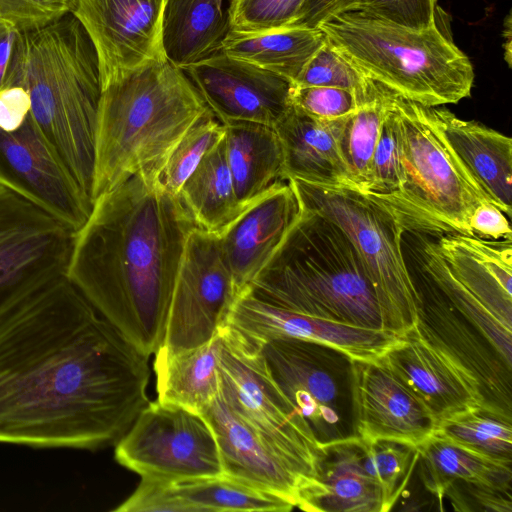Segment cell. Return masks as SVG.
Returning a JSON list of instances; mask_svg holds the SVG:
<instances>
[{
	"mask_svg": "<svg viewBox=\"0 0 512 512\" xmlns=\"http://www.w3.org/2000/svg\"><path fill=\"white\" fill-rule=\"evenodd\" d=\"M148 359L59 279L0 323V443L115 444L150 402Z\"/></svg>",
	"mask_w": 512,
	"mask_h": 512,
	"instance_id": "6da1fadb",
	"label": "cell"
},
{
	"mask_svg": "<svg viewBox=\"0 0 512 512\" xmlns=\"http://www.w3.org/2000/svg\"><path fill=\"white\" fill-rule=\"evenodd\" d=\"M157 170L99 196L76 231L67 279L144 355L162 344L186 241L197 228Z\"/></svg>",
	"mask_w": 512,
	"mask_h": 512,
	"instance_id": "7a4b0ae2",
	"label": "cell"
},
{
	"mask_svg": "<svg viewBox=\"0 0 512 512\" xmlns=\"http://www.w3.org/2000/svg\"><path fill=\"white\" fill-rule=\"evenodd\" d=\"M11 85L28 92L35 125L93 202L102 82L95 48L72 13L23 32L20 63Z\"/></svg>",
	"mask_w": 512,
	"mask_h": 512,
	"instance_id": "3957f363",
	"label": "cell"
},
{
	"mask_svg": "<svg viewBox=\"0 0 512 512\" xmlns=\"http://www.w3.org/2000/svg\"><path fill=\"white\" fill-rule=\"evenodd\" d=\"M210 112L186 73L168 60L106 84L96 128L93 202L136 174L159 171L187 131Z\"/></svg>",
	"mask_w": 512,
	"mask_h": 512,
	"instance_id": "277c9868",
	"label": "cell"
},
{
	"mask_svg": "<svg viewBox=\"0 0 512 512\" xmlns=\"http://www.w3.org/2000/svg\"><path fill=\"white\" fill-rule=\"evenodd\" d=\"M245 292L293 312L387 329L374 287L351 240L336 223L302 207Z\"/></svg>",
	"mask_w": 512,
	"mask_h": 512,
	"instance_id": "5b68a950",
	"label": "cell"
},
{
	"mask_svg": "<svg viewBox=\"0 0 512 512\" xmlns=\"http://www.w3.org/2000/svg\"><path fill=\"white\" fill-rule=\"evenodd\" d=\"M318 29L365 76L406 100L438 107L471 95L472 63L436 23L412 29L344 11Z\"/></svg>",
	"mask_w": 512,
	"mask_h": 512,
	"instance_id": "8992f818",
	"label": "cell"
},
{
	"mask_svg": "<svg viewBox=\"0 0 512 512\" xmlns=\"http://www.w3.org/2000/svg\"><path fill=\"white\" fill-rule=\"evenodd\" d=\"M391 110L398 130L400 181L394 193L377 200L393 212L405 232L474 236L470 217L491 201L455 158L428 107L391 92Z\"/></svg>",
	"mask_w": 512,
	"mask_h": 512,
	"instance_id": "52a82bcc",
	"label": "cell"
},
{
	"mask_svg": "<svg viewBox=\"0 0 512 512\" xmlns=\"http://www.w3.org/2000/svg\"><path fill=\"white\" fill-rule=\"evenodd\" d=\"M288 181L302 208L346 233L374 287L387 329L404 336L419 321L420 297L402 250L406 232L393 212L355 187Z\"/></svg>",
	"mask_w": 512,
	"mask_h": 512,
	"instance_id": "ba28073f",
	"label": "cell"
},
{
	"mask_svg": "<svg viewBox=\"0 0 512 512\" xmlns=\"http://www.w3.org/2000/svg\"><path fill=\"white\" fill-rule=\"evenodd\" d=\"M436 236L423 248L424 274L511 371L512 240Z\"/></svg>",
	"mask_w": 512,
	"mask_h": 512,
	"instance_id": "9c48e42d",
	"label": "cell"
},
{
	"mask_svg": "<svg viewBox=\"0 0 512 512\" xmlns=\"http://www.w3.org/2000/svg\"><path fill=\"white\" fill-rule=\"evenodd\" d=\"M219 394L270 446L315 483L321 445L271 377L261 348L220 329Z\"/></svg>",
	"mask_w": 512,
	"mask_h": 512,
	"instance_id": "30bf717a",
	"label": "cell"
},
{
	"mask_svg": "<svg viewBox=\"0 0 512 512\" xmlns=\"http://www.w3.org/2000/svg\"><path fill=\"white\" fill-rule=\"evenodd\" d=\"M269 373L320 444L354 436L352 360L331 347L279 338L261 346Z\"/></svg>",
	"mask_w": 512,
	"mask_h": 512,
	"instance_id": "8fae6325",
	"label": "cell"
},
{
	"mask_svg": "<svg viewBox=\"0 0 512 512\" xmlns=\"http://www.w3.org/2000/svg\"><path fill=\"white\" fill-rule=\"evenodd\" d=\"M75 233L0 185V323L66 276Z\"/></svg>",
	"mask_w": 512,
	"mask_h": 512,
	"instance_id": "7c38bea8",
	"label": "cell"
},
{
	"mask_svg": "<svg viewBox=\"0 0 512 512\" xmlns=\"http://www.w3.org/2000/svg\"><path fill=\"white\" fill-rule=\"evenodd\" d=\"M115 460L141 478L179 481L224 473L216 436L189 409L149 402L115 443Z\"/></svg>",
	"mask_w": 512,
	"mask_h": 512,
	"instance_id": "4fadbf2b",
	"label": "cell"
},
{
	"mask_svg": "<svg viewBox=\"0 0 512 512\" xmlns=\"http://www.w3.org/2000/svg\"><path fill=\"white\" fill-rule=\"evenodd\" d=\"M241 294L222 256L218 235L192 230L178 269L164 338L156 352L172 355L210 341Z\"/></svg>",
	"mask_w": 512,
	"mask_h": 512,
	"instance_id": "5bb4252c",
	"label": "cell"
},
{
	"mask_svg": "<svg viewBox=\"0 0 512 512\" xmlns=\"http://www.w3.org/2000/svg\"><path fill=\"white\" fill-rule=\"evenodd\" d=\"M378 362L423 404L437 428L471 411L498 410L476 373L421 320Z\"/></svg>",
	"mask_w": 512,
	"mask_h": 512,
	"instance_id": "9a60e30c",
	"label": "cell"
},
{
	"mask_svg": "<svg viewBox=\"0 0 512 512\" xmlns=\"http://www.w3.org/2000/svg\"><path fill=\"white\" fill-rule=\"evenodd\" d=\"M0 185L75 231L93 208L92 200L66 171L31 114L14 130L0 128Z\"/></svg>",
	"mask_w": 512,
	"mask_h": 512,
	"instance_id": "2e32d148",
	"label": "cell"
},
{
	"mask_svg": "<svg viewBox=\"0 0 512 512\" xmlns=\"http://www.w3.org/2000/svg\"><path fill=\"white\" fill-rule=\"evenodd\" d=\"M224 327L247 343L261 348L272 339L311 341L340 351L352 361L378 362L403 341L387 329H373L293 312L242 293Z\"/></svg>",
	"mask_w": 512,
	"mask_h": 512,
	"instance_id": "e0dca14e",
	"label": "cell"
},
{
	"mask_svg": "<svg viewBox=\"0 0 512 512\" xmlns=\"http://www.w3.org/2000/svg\"><path fill=\"white\" fill-rule=\"evenodd\" d=\"M166 0H77L73 15L98 57L102 88L147 63L166 61Z\"/></svg>",
	"mask_w": 512,
	"mask_h": 512,
	"instance_id": "ac0fdd59",
	"label": "cell"
},
{
	"mask_svg": "<svg viewBox=\"0 0 512 512\" xmlns=\"http://www.w3.org/2000/svg\"><path fill=\"white\" fill-rule=\"evenodd\" d=\"M182 70L222 124L247 121L274 127L292 107L289 80L220 51Z\"/></svg>",
	"mask_w": 512,
	"mask_h": 512,
	"instance_id": "d6986e66",
	"label": "cell"
},
{
	"mask_svg": "<svg viewBox=\"0 0 512 512\" xmlns=\"http://www.w3.org/2000/svg\"><path fill=\"white\" fill-rule=\"evenodd\" d=\"M352 411L354 436L363 442L418 448L437 429L423 404L379 362H352Z\"/></svg>",
	"mask_w": 512,
	"mask_h": 512,
	"instance_id": "ffe728a7",
	"label": "cell"
},
{
	"mask_svg": "<svg viewBox=\"0 0 512 512\" xmlns=\"http://www.w3.org/2000/svg\"><path fill=\"white\" fill-rule=\"evenodd\" d=\"M212 427L226 475L298 506L314 482L270 446L218 395L200 412Z\"/></svg>",
	"mask_w": 512,
	"mask_h": 512,
	"instance_id": "44dd1931",
	"label": "cell"
},
{
	"mask_svg": "<svg viewBox=\"0 0 512 512\" xmlns=\"http://www.w3.org/2000/svg\"><path fill=\"white\" fill-rule=\"evenodd\" d=\"M300 212L291 183L281 180L217 233L222 256L241 293L272 257Z\"/></svg>",
	"mask_w": 512,
	"mask_h": 512,
	"instance_id": "7402d4cb",
	"label": "cell"
},
{
	"mask_svg": "<svg viewBox=\"0 0 512 512\" xmlns=\"http://www.w3.org/2000/svg\"><path fill=\"white\" fill-rule=\"evenodd\" d=\"M134 502L142 512H287L295 508L279 495L226 474L179 481L144 480Z\"/></svg>",
	"mask_w": 512,
	"mask_h": 512,
	"instance_id": "603a6c76",
	"label": "cell"
},
{
	"mask_svg": "<svg viewBox=\"0 0 512 512\" xmlns=\"http://www.w3.org/2000/svg\"><path fill=\"white\" fill-rule=\"evenodd\" d=\"M430 118L462 168L507 217L512 212V140L446 108L428 107Z\"/></svg>",
	"mask_w": 512,
	"mask_h": 512,
	"instance_id": "cb8c5ba5",
	"label": "cell"
},
{
	"mask_svg": "<svg viewBox=\"0 0 512 512\" xmlns=\"http://www.w3.org/2000/svg\"><path fill=\"white\" fill-rule=\"evenodd\" d=\"M320 445L315 483L303 493L297 508L309 512H384L381 491L363 468L359 438Z\"/></svg>",
	"mask_w": 512,
	"mask_h": 512,
	"instance_id": "d4e9b609",
	"label": "cell"
},
{
	"mask_svg": "<svg viewBox=\"0 0 512 512\" xmlns=\"http://www.w3.org/2000/svg\"><path fill=\"white\" fill-rule=\"evenodd\" d=\"M345 117L321 120L292 105L274 126L283 150V180L353 187L338 148Z\"/></svg>",
	"mask_w": 512,
	"mask_h": 512,
	"instance_id": "484cf974",
	"label": "cell"
},
{
	"mask_svg": "<svg viewBox=\"0 0 512 512\" xmlns=\"http://www.w3.org/2000/svg\"><path fill=\"white\" fill-rule=\"evenodd\" d=\"M226 159L244 207L283 180L284 157L274 127L247 121L223 124Z\"/></svg>",
	"mask_w": 512,
	"mask_h": 512,
	"instance_id": "4316f807",
	"label": "cell"
},
{
	"mask_svg": "<svg viewBox=\"0 0 512 512\" xmlns=\"http://www.w3.org/2000/svg\"><path fill=\"white\" fill-rule=\"evenodd\" d=\"M221 332L207 343L172 355L156 352L153 369L161 403L200 413L220 390Z\"/></svg>",
	"mask_w": 512,
	"mask_h": 512,
	"instance_id": "83f0119b",
	"label": "cell"
},
{
	"mask_svg": "<svg viewBox=\"0 0 512 512\" xmlns=\"http://www.w3.org/2000/svg\"><path fill=\"white\" fill-rule=\"evenodd\" d=\"M228 32L223 0H166L163 47L173 65L183 69L214 55Z\"/></svg>",
	"mask_w": 512,
	"mask_h": 512,
	"instance_id": "f1b7e54d",
	"label": "cell"
},
{
	"mask_svg": "<svg viewBox=\"0 0 512 512\" xmlns=\"http://www.w3.org/2000/svg\"><path fill=\"white\" fill-rule=\"evenodd\" d=\"M325 41L321 30L303 27L253 33L229 31L220 52L278 74L294 84Z\"/></svg>",
	"mask_w": 512,
	"mask_h": 512,
	"instance_id": "f546056e",
	"label": "cell"
},
{
	"mask_svg": "<svg viewBox=\"0 0 512 512\" xmlns=\"http://www.w3.org/2000/svg\"><path fill=\"white\" fill-rule=\"evenodd\" d=\"M418 452L423 484L438 498L457 482L502 492L510 489L511 465L489 460L444 438L432 435Z\"/></svg>",
	"mask_w": 512,
	"mask_h": 512,
	"instance_id": "4dcf8cb0",
	"label": "cell"
},
{
	"mask_svg": "<svg viewBox=\"0 0 512 512\" xmlns=\"http://www.w3.org/2000/svg\"><path fill=\"white\" fill-rule=\"evenodd\" d=\"M178 196L197 228L216 234L244 209L235 193L224 137L188 177Z\"/></svg>",
	"mask_w": 512,
	"mask_h": 512,
	"instance_id": "1f68e13d",
	"label": "cell"
},
{
	"mask_svg": "<svg viewBox=\"0 0 512 512\" xmlns=\"http://www.w3.org/2000/svg\"><path fill=\"white\" fill-rule=\"evenodd\" d=\"M379 85V84H378ZM390 105V90L377 95L344 118L338 148L353 187L363 191L372 154Z\"/></svg>",
	"mask_w": 512,
	"mask_h": 512,
	"instance_id": "d6a6232c",
	"label": "cell"
},
{
	"mask_svg": "<svg viewBox=\"0 0 512 512\" xmlns=\"http://www.w3.org/2000/svg\"><path fill=\"white\" fill-rule=\"evenodd\" d=\"M433 435L460 445L489 460L511 465V417L495 409L482 408L439 425Z\"/></svg>",
	"mask_w": 512,
	"mask_h": 512,
	"instance_id": "836d02e7",
	"label": "cell"
},
{
	"mask_svg": "<svg viewBox=\"0 0 512 512\" xmlns=\"http://www.w3.org/2000/svg\"><path fill=\"white\" fill-rule=\"evenodd\" d=\"M360 442L363 468L379 487L383 511L387 512L397 502L417 464L418 448L387 440Z\"/></svg>",
	"mask_w": 512,
	"mask_h": 512,
	"instance_id": "e575fe53",
	"label": "cell"
},
{
	"mask_svg": "<svg viewBox=\"0 0 512 512\" xmlns=\"http://www.w3.org/2000/svg\"><path fill=\"white\" fill-rule=\"evenodd\" d=\"M223 137V124L210 112L187 131L162 164L158 173L161 186L178 196L188 177Z\"/></svg>",
	"mask_w": 512,
	"mask_h": 512,
	"instance_id": "d590c367",
	"label": "cell"
},
{
	"mask_svg": "<svg viewBox=\"0 0 512 512\" xmlns=\"http://www.w3.org/2000/svg\"><path fill=\"white\" fill-rule=\"evenodd\" d=\"M293 85L348 89L357 93L365 102L373 99L379 91V85L343 57L327 39Z\"/></svg>",
	"mask_w": 512,
	"mask_h": 512,
	"instance_id": "8d00e7d4",
	"label": "cell"
},
{
	"mask_svg": "<svg viewBox=\"0 0 512 512\" xmlns=\"http://www.w3.org/2000/svg\"><path fill=\"white\" fill-rule=\"evenodd\" d=\"M305 0H231L229 31L253 33L291 27Z\"/></svg>",
	"mask_w": 512,
	"mask_h": 512,
	"instance_id": "74e56055",
	"label": "cell"
},
{
	"mask_svg": "<svg viewBox=\"0 0 512 512\" xmlns=\"http://www.w3.org/2000/svg\"><path fill=\"white\" fill-rule=\"evenodd\" d=\"M400 181V148L395 117L390 105L372 154L363 193L383 199L394 193Z\"/></svg>",
	"mask_w": 512,
	"mask_h": 512,
	"instance_id": "f35d334b",
	"label": "cell"
},
{
	"mask_svg": "<svg viewBox=\"0 0 512 512\" xmlns=\"http://www.w3.org/2000/svg\"><path fill=\"white\" fill-rule=\"evenodd\" d=\"M291 103L311 117L334 120L353 113L366 102L357 93L348 89L293 85Z\"/></svg>",
	"mask_w": 512,
	"mask_h": 512,
	"instance_id": "ab89813d",
	"label": "cell"
},
{
	"mask_svg": "<svg viewBox=\"0 0 512 512\" xmlns=\"http://www.w3.org/2000/svg\"><path fill=\"white\" fill-rule=\"evenodd\" d=\"M435 10L436 0H347L341 12L360 11L408 28L425 29L436 23Z\"/></svg>",
	"mask_w": 512,
	"mask_h": 512,
	"instance_id": "60d3db41",
	"label": "cell"
},
{
	"mask_svg": "<svg viewBox=\"0 0 512 512\" xmlns=\"http://www.w3.org/2000/svg\"><path fill=\"white\" fill-rule=\"evenodd\" d=\"M77 0H0V19L22 32L42 28L73 13Z\"/></svg>",
	"mask_w": 512,
	"mask_h": 512,
	"instance_id": "b9f144b4",
	"label": "cell"
},
{
	"mask_svg": "<svg viewBox=\"0 0 512 512\" xmlns=\"http://www.w3.org/2000/svg\"><path fill=\"white\" fill-rule=\"evenodd\" d=\"M469 227L474 236L488 240H512L509 218L492 203H483L474 210Z\"/></svg>",
	"mask_w": 512,
	"mask_h": 512,
	"instance_id": "7bdbcfd3",
	"label": "cell"
},
{
	"mask_svg": "<svg viewBox=\"0 0 512 512\" xmlns=\"http://www.w3.org/2000/svg\"><path fill=\"white\" fill-rule=\"evenodd\" d=\"M23 32L0 19V89L10 86L19 67Z\"/></svg>",
	"mask_w": 512,
	"mask_h": 512,
	"instance_id": "ee69618b",
	"label": "cell"
},
{
	"mask_svg": "<svg viewBox=\"0 0 512 512\" xmlns=\"http://www.w3.org/2000/svg\"><path fill=\"white\" fill-rule=\"evenodd\" d=\"M31 101L28 92L19 85L0 89V128L14 130L24 123L30 114Z\"/></svg>",
	"mask_w": 512,
	"mask_h": 512,
	"instance_id": "f6af8a7d",
	"label": "cell"
},
{
	"mask_svg": "<svg viewBox=\"0 0 512 512\" xmlns=\"http://www.w3.org/2000/svg\"><path fill=\"white\" fill-rule=\"evenodd\" d=\"M347 0H305L300 15L291 27L318 29L321 23L341 12Z\"/></svg>",
	"mask_w": 512,
	"mask_h": 512,
	"instance_id": "bcb514c9",
	"label": "cell"
},
{
	"mask_svg": "<svg viewBox=\"0 0 512 512\" xmlns=\"http://www.w3.org/2000/svg\"><path fill=\"white\" fill-rule=\"evenodd\" d=\"M504 37H506L507 44L504 45L505 48V60L507 61L508 65L510 66L511 63V15L509 14L504 21Z\"/></svg>",
	"mask_w": 512,
	"mask_h": 512,
	"instance_id": "7dc6e473",
	"label": "cell"
}]
</instances>
